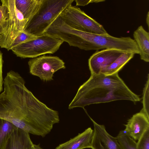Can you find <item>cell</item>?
<instances>
[{
    "label": "cell",
    "mask_w": 149,
    "mask_h": 149,
    "mask_svg": "<svg viewBox=\"0 0 149 149\" xmlns=\"http://www.w3.org/2000/svg\"><path fill=\"white\" fill-rule=\"evenodd\" d=\"M1 5L0 4V8L1 7Z\"/></svg>",
    "instance_id": "cell-27"
},
{
    "label": "cell",
    "mask_w": 149,
    "mask_h": 149,
    "mask_svg": "<svg viewBox=\"0 0 149 149\" xmlns=\"http://www.w3.org/2000/svg\"><path fill=\"white\" fill-rule=\"evenodd\" d=\"M134 40L139 51L140 58L146 62L149 61V33L141 25L134 32Z\"/></svg>",
    "instance_id": "cell-12"
},
{
    "label": "cell",
    "mask_w": 149,
    "mask_h": 149,
    "mask_svg": "<svg viewBox=\"0 0 149 149\" xmlns=\"http://www.w3.org/2000/svg\"><path fill=\"white\" fill-rule=\"evenodd\" d=\"M135 54L131 52H124L113 63L101 70L100 73L110 75L118 72L134 57Z\"/></svg>",
    "instance_id": "cell-15"
},
{
    "label": "cell",
    "mask_w": 149,
    "mask_h": 149,
    "mask_svg": "<svg viewBox=\"0 0 149 149\" xmlns=\"http://www.w3.org/2000/svg\"><path fill=\"white\" fill-rule=\"evenodd\" d=\"M146 21L147 24L149 28V12L148 11L146 15Z\"/></svg>",
    "instance_id": "cell-26"
},
{
    "label": "cell",
    "mask_w": 149,
    "mask_h": 149,
    "mask_svg": "<svg viewBox=\"0 0 149 149\" xmlns=\"http://www.w3.org/2000/svg\"><path fill=\"white\" fill-rule=\"evenodd\" d=\"M91 148L92 149H108L101 142L94 132Z\"/></svg>",
    "instance_id": "cell-22"
},
{
    "label": "cell",
    "mask_w": 149,
    "mask_h": 149,
    "mask_svg": "<svg viewBox=\"0 0 149 149\" xmlns=\"http://www.w3.org/2000/svg\"><path fill=\"white\" fill-rule=\"evenodd\" d=\"M43 0H15V6L24 19H31L40 9Z\"/></svg>",
    "instance_id": "cell-13"
},
{
    "label": "cell",
    "mask_w": 149,
    "mask_h": 149,
    "mask_svg": "<svg viewBox=\"0 0 149 149\" xmlns=\"http://www.w3.org/2000/svg\"><path fill=\"white\" fill-rule=\"evenodd\" d=\"M28 64L31 74L46 81L53 80L55 72L65 68V62L57 56L38 57L30 60Z\"/></svg>",
    "instance_id": "cell-6"
},
{
    "label": "cell",
    "mask_w": 149,
    "mask_h": 149,
    "mask_svg": "<svg viewBox=\"0 0 149 149\" xmlns=\"http://www.w3.org/2000/svg\"><path fill=\"white\" fill-rule=\"evenodd\" d=\"M0 8V35L8 29L9 24V14L7 0H2Z\"/></svg>",
    "instance_id": "cell-17"
},
{
    "label": "cell",
    "mask_w": 149,
    "mask_h": 149,
    "mask_svg": "<svg viewBox=\"0 0 149 149\" xmlns=\"http://www.w3.org/2000/svg\"><path fill=\"white\" fill-rule=\"evenodd\" d=\"M37 36L24 31L21 32L15 38L10 46L9 50L21 44L30 41Z\"/></svg>",
    "instance_id": "cell-19"
},
{
    "label": "cell",
    "mask_w": 149,
    "mask_h": 149,
    "mask_svg": "<svg viewBox=\"0 0 149 149\" xmlns=\"http://www.w3.org/2000/svg\"><path fill=\"white\" fill-rule=\"evenodd\" d=\"M77 6H85L90 3H93V0H76L74 1Z\"/></svg>",
    "instance_id": "cell-24"
},
{
    "label": "cell",
    "mask_w": 149,
    "mask_h": 149,
    "mask_svg": "<svg viewBox=\"0 0 149 149\" xmlns=\"http://www.w3.org/2000/svg\"><path fill=\"white\" fill-rule=\"evenodd\" d=\"M25 83L17 72L7 73L0 94V118L29 134L44 137L59 122L58 112L36 97Z\"/></svg>",
    "instance_id": "cell-1"
},
{
    "label": "cell",
    "mask_w": 149,
    "mask_h": 149,
    "mask_svg": "<svg viewBox=\"0 0 149 149\" xmlns=\"http://www.w3.org/2000/svg\"><path fill=\"white\" fill-rule=\"evenodd\" d=\"M137 149H149V128L143 133L136 142Z\"/></svg>",
    "instance_id": "cell-21"
},
{
    "label": "cell",
    "mask_w": 149,
    "mask_h": 149,
    "mask_svg": "<svg viewBox=\"0 0 149 149\" xmlns=\"http://www.w3.org/2000/svg\"><path fill=\"white\" fill-rule=\"evenodd\" d=\"M147 80L144 88L143 93L142 103L143 108L141 111L144 113L149 118V76L148 74Z\"/></svg>",
    "instance_id": "cell-20"
},
{
    "label": "cell",
    "mask_w": 149,
    "mask_h": 149,
    "mask_svg": "<svg viewBox=\"0 0 149 149\" xmlns=\"http://www.w3.org/2000/svg\"><path fill=\"white\" fill-rule=\"evenodd\" d=\"M3 54L0 51V93L3 90V79L2 76V67L3 60Z\"/></svg>",
    "instance_id": "cell-23"
},
{
    "label": "cell",
    "mask_w": 149,
    "mask_h": 149,
    "mask_svg": "<svg viewBox=\"0 0 149 149\" xmlns=\"http://www.w3.org/2000/svg\"><path fill=\"white\" fill-rule=\"evenodd\" d=\"M33 144L29 134L17 127L12 132L6 149H32Z\"/></svg>",
    "instance_id": "cell-11"
},
{
    "label": "cell",
    "mask_w": 149,
    "mask_h": 149,
    "mask_svg": "<svg viewBox=\"0 0 149 149\" xmlns=\"http://www.w3.org/2000/svg\"><path fill=\"white\" fill-rule=\"evenodd\" d=\"M125 125L126 134L135 141L138 140L149 128V118L141 111L134 115Z\"/></svg>",
    "instance_id": "cell-9"
},
{
    "label": "cell",
    "mask_w": 149,
    "mask_h": 149,
    "mask_svg": "<svg viewBox=\"0 0 149 149\" xmlns=\"http://www.w3.org/2000/svg\"><path fill=\"white\" fill-rule=\"evenodd\" d=\"M64 41L45 33L34 39L21 44L11 50L22 58L37 57L47 54H53L59 49Z\"/></svg>",
    "instance_id": "cell-4"
},
{
    "label": "cell",
    "mask_w": 149,
    "mask_h": 149,
    "mask_svg": "<svg viewBox=\"0 0 149 149\" xmlns=\"http://www.w3.org/2000/svg\"><path fill=\"white\" fill-rule=\"evenodd\" d=\"M60 17L66 24L77 30L97 34H108L102 25L76 6H69Z\"/></svg>",
    "instance_id": "cell-5"
},
{
    "label": "cell",
    "mask_w": 149,
    "mask_h": 149,
    "mask_svg": "<svg viewBox=\"0 0 149 149\" xmlns=\"http://www.w3.org/2000/svg\"><path fill=\"white\" fill-rule=\"evenodd\" d=\"M124 52H125L112 49L97 50L90 57L88 60L91 74H100L102 69L111 64Z\"/></svg>",
    "instance_id": "cell-8"
},
{
    "label": "cell",
    "mask_w": 149,
    "mask_h": 149,
    "mask_svg": "<svg viewBox=\"0 0 149 149\" xmlns=\"http://www.w3.org/2000/svg\"><path fill=\"white\" fill-rule=\"evenodd\" d=\"M89 117L94 125V132L104 145L108 149H121L116 137L109 134L104 125L98 124L89 116Z\"/></svg>",
    "instance_id": "cell-14"
},
{
    "label": "cell",
    "mask_w": 149,
    "mask_h": 149,
    "mask_svg": "<svg viewBox=\"0 0 149 149\" xmlns=\"http://www.w3.org/2000/svg\"><path fill=\"white\" fill-rule=\"evenodd\" d=\"M122 100L135 103L141 99L128 87L118 73L110 75L91 74L89 79L79 88L68 109H84L91 104Z\"/></svg>",
    "instance_id": "cell-2"
},
{
    "label": "cell",
    "mask_w": 149,
    "mask_h": 149,
    "mask_svg": "<svg viewBox=\"0 0 149 149\" xmlns=\"http://www.w3.org/2000/svg\"><path fill=\"white\" fill-rule=\"evenodd\" d=\"M7 1L9 14V26L7 31L0 35V47L9 51L15 38L24 31L28 20L24 19L17 8L15 0H7Z\"/></svg>",
    "instance_id": "cell-7"
},
{
    "label": "cell",
    "mask_w": 149,
    "mask_h": 149,
    "mask_svg": "<svg viewBox=\"0 0 149 149\" xmlns=\"http://www.w3.org/2000/svg\"><path fill=\"white\" fill-rule=\"evenodd\" d=\"M94 130L88 127L68 141L60 144L55 149H83L91 148Z\"/></svg>",
    "instance_id": "cell-10"
},
{
    "label": "cell",
    "mask_w": 149,
    "mask_h": 149,
    "mask_svg": "<svg viewBox=\"0 0 149 149\" xmlns=\"http://www.w3.org/2000/svg\"><path fill=\"white\" fill-rule=\"evenodd\" d=\"M116 138L121 149H137L136 142L128 136L124 130H121Z\"/></svg>",
    "instance_id": "cell-18"
},
{
    "label": "cell",
    "mask_w": 149,
    "mask_h": 149,
    "mask_svg": "<svg viewBox=\"0 0 149 149\" xmlns=\"http://www.w3.org/2000/svg\"><path fill=\"white\" fill-rule=\"evenodd\" d=\"M32 149H42L40 146V144L36 145L33 144Z\"/></svg>",
    "instance_id": "cell-25"
},
{
    "label": "cell",
    "mask_w": 149,
    "mask_h": 149,
    "mask_svg": "<svg viewBox=\"0 0 149 149\" xmlns=\"http://www.w3.org/2000/svg\"><path fill=\"white\" fill-rule=\"evenodd\" d=\"M16 128L10 122L0 118V149H6L11 135Z\"/></svg>",
    "instance_id": "cell-16"
},
{
    "label": "cell",
    "mask_w": 149,
    "mask_h": 149,
    "mask_svg": "<svg viewBox=\"0 0 149 149\" xmlns=\"http://www.w3.org/2000/svg\"><path fill=\"white\" fill-rule=\"evenodd\" d=\"M74 0H43L38 12L29 20L24 31L38 36L45 32Z\"/></svg>",
    "instance_id": "cell-3"
},
{
    "label": "cell",
    "mask_w": 149,
    "mask_h": 149,
    "mask_svg": "<svg viewBox=\"0 0 149 149\" xmlns=\"http://www.w3.org/2000/svg\"></svg>",
    "instance_id": "cell-28"
}]
</instances>
